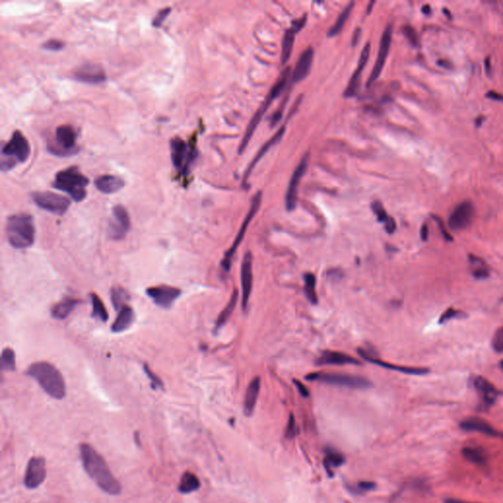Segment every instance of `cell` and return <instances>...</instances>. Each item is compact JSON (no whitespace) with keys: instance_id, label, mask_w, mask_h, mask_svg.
<instances>
[{"instance_id":"cell-1","label":"cell","mask_w":503,"mask_h":503,"mask_svg":"<svg viewBox=\"0 0 503 503\" xmlns=\"http://www.w3.org/2000/svg\"><path fill=\"white\" fill-rule=\"evenodd\" d=\"M79 451L84 470L98 488L110 495H119L122 486L111 473L104 458L88 443H81Z\"/></svg>"},{"instance_id":"cell-2","label":"cell","mask_w":503,"mask_h":503,"mask_svg":"<svg viewBox=\"0 0 503 503\" xmlns=\"http://www.w3.org/2000/svg\"><path fill=\"white\" fill-rule=\"evenodd\" d=\"M27 375L37 381L43 391L54 399H63L66 396V384L61 373L48 362L32 364Z\"/></svg>"},{"instance_id":"cell-3","label":"cell","mask_w":503,"mask_h":503,"mask_svg":"<svg viewBox=\"0 0 503 503\" xmlns=\"http://www.w3.org/2000/svg\"><path fill=\"white\" fill-rule=\"evenodd\" d=\"M6 235L9 244L16 249H27L35 243L36 226L32 215L14 214L7 218Z\"/></svg>"},{"instance_id":"cell-4","label":"cell","mask_w":503,"mask_h":503,"mask_svg":"<svg viewBox=\"0 0 503 503\" xmlns=\"http://www.w3.org/2000/svg\"><path fill=\"white\" fill-rule=\"evenodd\" d=\"M89 183V178L77 166H71L55 175L52 186L68 194L74 202L79 203L86 199V187Z\"/></svg>"},{"instance_id":"cell-5","label":"cell","mask_w":503,"mask_h":503,"mask_svg":"<svg viewBox=\"0 0 503 503\" xmlns=\"http://www.w3.org/2000/svg\"><path fill=\"white\" fill-rule=\"evenodd\" d=\"M31 155L30 144L21 131L16 130L9 142L1 147V171H10L17 164L24 163Z\"/></svg>"},{"instance_id":"cell-6","label":"cell","mask_w":503,"mask_h":503,"mask_svg":"<svg viewBox=\"0 0 503 503\" xmlns=\"http://www.w3.org/2000/svg\"><path fill=\"white\" fill-rule=\"evenodd\" d=\"M170 151L174 167L181 175H188L191 165L196 159V147L180 138H174L170 142Z\"/></svg>"},{"instance_id":"cell-7","label":"cell","mask_w":503,"mask_h":503,"mask_svg":"<svg viewBox=\"0 0 503 503\" xmlns=\"http://www.w3.org/2000/svg\"><path fill=\"white\" fill-rule=\"evenodd\" d=\"M286 82H287V76H286V74H284L282 77L280 78V80H278L277 83L271 89V91H270L269 96L266 98L265 102L261 104L259 110L256 112V114L254 115V117L252 118V120L250 121L248 127H247L245 135H244V138H243V140L240 144V147H239V150H238L239 154H242L245 150L246 147L248 146L249 142L251 141L252 137L254 135V132L257 129L258 123L260 122L264 114L266 113V111H268V108L270 107L272 101L280 95V93L282 92L284 86L286 85Z\"/></svg>"},{"instance_id":"cell-8","label":"cell","mask_w":503,"mask_h":503,"mask_svg":"<svg viewBox=\"0 0 503 503\" xmlns=\"http://www.w3.org/2000/svg\"><path fill=\"white\" fill-rule=\"evenodd\" d=\"M77 132L72 126L62 125L55 130V143L49 145V150L55 156L68 157L78 151L77 147Z\"/></svg>"},{"instance_id":"cell-9","label":"cell","mask_w":503,"mask_h":503,"mask_svg":"<svg viewBox=\"0 0 503 503\" xmlns=\"http://www.w3.org/2000/svg\"><path fill=\"white\" fill-rule=\"evenodd\" d=\"M308 381H319L332 385L347 386L351 388H368L371 383L361 377H354L343 374H332V373H314L306 377Z\"/></svg>"},{"instance_id":"cell-10","label":"cell","mask_w":503,"mask_h":503,"mask_svg":"<svg viewBox=\"0 0 503 503\" xmlns=\"http://www.w3.org/2000/svg\"><path fill=\"white\" fill-rule=\"evenodd\" d=\"M260 203H261V192H258L254 198H253V201H252V205H251V208L249 209V212L247 213L246 215L245 220L243 221L242 223V226L238 232V235L234 241L233 245L231 246V248L226 252L224 258H223V260L221 263L222 265V268L226 271L230 270L231 268V263H232V258H233L234 255L238 249L239 245L241 244L244 236H245L246 231L249 227V224L251 221L253 220V217L257 214L258 212V209L260 207Z\"/></svg>"},{"instance_id":"cell-11","label":"cell","mask_w":503,"mask_h":503,"mask_svg":"<svg viewBox=\"0 0 503 503\" xmlns=\"http://www.w3.org/2000/svg\"><path fill=\"white\" fill-rule=\"evenodd\" d=\"M32 198L38 208L57 215H63L71 204L66 196L52 192H36L32 194Z\"/></svg>"},{"instance_id":"cell-12","label":"cell","mask_w":503,"mask_h":503,"mask_svg":"<svg viewBox=\"0 0 503 503\" xmlns=\"http://www.w3.org/2000/svg\"><path fill=\"white\" fill-rule=\"evenodd\" d=\"M131 226L130 216L121 205L115 206L112 209V220L108 224V236L112 240H121L128 233Z\"/></svg>"},{"instance_id":"cell-13","label":"cell","mask_w":503,"mask_h":503,"mask_svg":"<svg viewBox=\"0 0 503 503\" xmlns=\"http://www.w3.org/2000/svg\"><path fill=\"white\" fill-rule=\"evenodd\" d=\"M47 478L46 459L41 456L30 459L25 473L24 485L29 490L37 489Z\"/></svg>"},{"instance_id":"cell-14","label":"cell","mask_w":503,"mask_h":503,"mask_svg":"<svg viewBox=\"0 0 503 503\" xmlns=\"http://www.w3.org/2000/svg\"><path fill=\"white\" fill-rule=\"evenodd\" d=\"M74 80L89 84L98 85L106 81V74L103 68L96 63H85L80 65L73 71Z\"/></svg>"},{"instance_id":"cell-15","label":"cell","mask_w":503,"mask_h":503,"mask_svg":"<svg viewBox=\"0 0 503 503\" xmlns=\"http://www.w3.org/2000/svg\"><path fill=\"white\" fill-rule=\"evenodd\" d=\"M475 215V208L471 202L458 205L448 218V226L453 231H461L469 227Z\"/></svg>"},{"instance_id":"cell-16","label":"cell","mask_w":503,"mask_h":503,"mask_svg":"<svg viewBox=\"0 0 503 503\" xmlns=\"http://www.w3.org/2000/svg\"><path fill=\"white\" fill-rule=\"evenodd\" d=\"M147 294L158 306L170 309L174 302L180 297L181 290L172 286H156L147 290Z\"/></svg>"},{"instance_id":"cell-17","label":"cell","mask_w":503,"mask_h":503,"mask_svg":"<svg viewBox=\"0 0 503 503\" xmlns=\"http://www.w3.org/2000/svg\"><path fill=\"white\" fill-rule=\"evenodd\" d=\"M391 38H392V26L389 25L384 30V32H383V34L381 36V45H380V50H379V53H378V58H377L375 67L373 68L371 74H370V76L368 78V83H367L368 86L371 85L374 82H376L377 79L381 75V71L383 69V66H384V63H385V60L387 58L388 52H389L390 45H391Z\"/></svg>"},{"instance_id":"cell-18","label":"cell","mask_w":503,"mask_h":503,"mask_svg":"<svg viewBox=\"0 0 503 503\" xmlns=\"http://www.w3.org/2000/svg\"><path fill=\"white\" fill-rule=\"evenodd\" d=\"M310 161V155L306 154L302 160L300 161L299 165L297 166L295 170L292 178L290 180V183L288 186V190L286 193V209L288 210H293L296 208L297 205V195H298V186L300 183V180L302 177L305 175L307 171L308 165Z\"/></svg>"},{"instance_id":"cell-19","label":"cell","mask_w":503,"mask_h":503,"mask_svg":"<svg viewBox=\"0 0 503 503\" xmlns=\"http://www.w3.org/2000/svg\"><path fill=\"white\" fill-rule=\"evenodd\" d=\"M474 387L479 394L480 407L485 410H489L493 405L500 394V391L491 383V381L483 377H477L474 380Z\"/></svg>"},{"instance_id":"cell-20","label":"cell","mask_w":503,"mask_h":503,"mask_svg":"<svg viewBox=\"0 0 503 503\" xmlns=\"http://www.w3.org/2000/svg\"><path fill=\"white\" fill-rule=\"evenodd\" d=\"M241 284H242V308L244 311H246L253 288V265H252V255L250 252L246 254L241 267Z\"/></svg>"},{"instance_id":"cell-21","label":"cell","mask_w":503,"mask_h":503,"mask_svg":"<svg viewBox=\"0 0 503 503\" xmlns=\"http://www.w3.org/2000/svg\"><path fill=\"white\" fill-rule=\"evenodd\" d=\"M369 51H370V45L367 43L362 50L356 70L352 75V77L349 81V84L347 85V88L344 92L345 98H353L354 96H356V94L359 91V88H360V84H361V77H362L363 70L366 67L368 57H369Z\"/></svg>"},{"instance_id":"cell-22","label":"cell","mask_w":503,"mask_h":503,"mask_svg":"<svg viewBox=\"0 0 503 503\" xmlns=\"http://www.w3.org/2000/svg\"><path fill=\"white\" fill-rule=\"evenodd\" d=\"M357 352L360 354V356L364 358L366 361H368V362L371 363V364H376V365H378L380 367H382V368H388V369H392V370H397V371L403 373V374H406V375L422 376V375H427L430 371L428 368H410V367H404V366H398V365H393V364H389V363H385V362L381 361L380 359L373 356L371 354H368L366 350H363V349H358Z\"/></svg>"},{"instance_id":"cell-23","label":"cell","mask_w":503,"mask_h":503,"mask_svg":"<svg viewBox=\"0 0 503 503\" xmlns=\"http://www.w3.org/2000/svg\"><path fill=\"white\" fill-rule=\"evenodd\" d=\"M460 428L466 431H477L490 436H495L498 434L497 430L489 422L479 417L467 418L460 423Z\"/></svg>"},{"instance_id":"cell-24","label":"cell","mask_w":503,"mask_h":503,"mask_svg":"<svg viewBox=\"0 0 503 503\" xmlns=\"http://www.w3.org/2000/svg\"><path fill=\"white\" fill-rule=\"evenodd\" d=\"M313 60H314V50L312 48H309L301 54L299 60L296 64L292 75V81L294 83H299L307 77L310 73Z\"/></svg>"},{"instance_id":"cell-25","label":"cell","mask_w":503,"mask_h":503,"mask_svg":"<svg viewBox=\"0 0 503 503\" xmlns=\"http://www.w3.org/2000/svg\"><path fill=\"white\" fill-rule=\"evenodd\" d=\"M95 185L100 193L110 195L120 191L125 186V181L118 176L101 175L96 179Z\"/></svg>"},{"instance_id":"cell-26","label":"cell","mask_w":503,"mask_h":503,"mask_svg":"<svg viewBox=\"0 0 503 503\" xmlns=\"http://www.w3.org/2000/svg\"><path fill=\"white\" fill-rule=\"evenodd\" d=\"M318 365H361V363L356 360L354 357L347 355L341 352H333V351H324L320 355L318 361Z\"/></svg>"},{"instance_id":"cell-27","label":"cell","mask_w":503,"mask_h":503,"mask_svg":"<svg viewBox=\"0 0 503 503\" xmlns=\"http://www.w3.org/2000/svg\"><path fill=\"white\" fill-rule=\"evenodd\" d=\"M260 389V379L257 377L253 379L247 387L245 400H244V413L246 416L250 417L255 411V407L258 401V394Z\"/></svg>"},{"instance_id":"cell-28","label":"cell","mask_w":503,"mask_h":503,"mask_svg":"<svg viewBox=\"0 0 503 503\" xmlns=\"http://www.w3.org/2000/svg\"><path fill=\"white\" fill-rule=\"evenodd\" d=\"M134 318L135 315L133 309L128 305L123 306L118 311V316L116 317L111 326V331L115 333H120L127 331L134 322Z\"/></svg>"},{"instance_id":"cell-29","label":"cell","mask_w":503,"mask_h":503,"mask_svg":"<svg viewBox=\"0 0 503 503\" xmlns=\"http://www.w3.org/2000/svg\"><path fill=\"white\" fill-rule=\"evenodd\" d=\"M285 130H286V129H285V127H284V126L281 127V128H280V129H279V130H278V131L275 133V134H274V136H273V137H272L270 140H269V141H268V142H267V143L264 145V147H261V148L258 150L257 156L255 157V159H254L253 161L251 162V164L249 165L248 169L246 170L245 177H244V183H247V180L249 179V177H250V175H251V172H252V170L255 168V166H256V164L258 163V161L261 160V159H263V158H264V157L267 155V152L270 150V147H273L275 144H277V143H278V142H279V141L282 139L283 135H284V133H285Z\"/></svg>"},{"instance_id":"cell-30","label":"cell","mask_w":503,"mask_h":503,"mask_svg":"<svg viewBox=\"0 0 503 503\" xmlns=\"http://www.w3.org/2000/svg\"><path fill=\"white\" fill-rule=\"evenodd\" d=\"M469 266L472 275L477 278V279H486L490 276L491 270L488 266V264L476 255L470 254L469 255Z\"/></svg>"},{"instance_id":"cell-31","label":"cell","mask_w":503,"mask_h":503,"mask_svg":"<svg viewBox=\"0 0 503 503\" xmlns=\"http://www.w3.org/2000/svg\"><path fill=\"white\" fill-rule=\"evenodd\" d=\"M79 304L80 303L78 300H75L72 298H66L52 308L51 315L54 319H65Z\"/></svg>"},{"instance_id":"cell-32","label":"cell","mask_w":503,"mask_h":503,"mask_svg":"<svg viewBox=\"0 0 503 503\" xmlns=\"http://www.w3.org/2000/svg\"><path fill=\"white\" fill-rule=\"evenodd\" d=\"M345 463V457L340 452L334 449H326L323 459V466L330 477L333 476V469L342 466Z\"/></svg>"},{"instance_id":"cell-33","label":"cell","mask_w":503,"mask_h":503,"mask_svg":"<svg viewBox=\"0 0 503 503\" xmlns=\"http://www.w3.org/2000/svg\"><path fill=\"white\" fill-rule=\"evenodd\" d=\"M201 488V482L195 474L191 472H185L178 485V491L182 494H189L198 491Z\"/></svg>"},{"instance_id":"cell-34","label":"cell","mask_w":503,"mask_h":503,"mask_svg":"<svg viewBox=\"0 0 503 503\" xmlns=\"http://www.w3.org/2000/svg\"><path fill=\"white\" fill-rule=\"evenodd\" d=\"M462 455L469 462L478 466H485L488 462V454L480 447H464Z\"/></svg>"},{"instance_id":"cell-35","label":"cell","mask_w":503,"mask_h":503,"mask_svg":"<svg viewBox=\"0 0 503 503\" xmlns=\"http://www.w3.org/2000/svg\"><path fill=\"white\" fill-rule=\"evenodd\" d=\"M238 298H239L238 291L237 290H234V292L231 295V298H230L228 304L226 305V307L223 309V311L221 312V315L217 318L216 324H215L216 325V329H221V326H223L227 322V320L229 319V318L231 317L234 309H235L236 305H237Z\"/></svg>"},{"instance_id":"cell-36","label":"cell","mask_w":503,"mask_h":503,"mask_svg":"<svg viewBox=\"0 0 503 503\" xmlns=\"http://www.w3.org/2000/svg\"><path fill=\"white\" fill-rule=\"evenodd\" d=\"M296 31H295L293 28L287 30L285 32V35L283 37L282 40V51H281V62L282 64H285L286 62L289 60L290 58V55L292 53V50H293V46H294V39L295 35H296Z\"/></svg>"},{"instance_id":"cell-37","label":"cell","mask_w":503,"mask_h":503,"mask_svg":"<svg viewBox=\"0 0 503 503\" xmlns=\"http://www.w3.org/2000/svg\"><path fill=\"white\" fill-rule=\"evenodd\" d=\"M353 6H354V2H351L350 4H348L346 6V8L344 9L342 13L339 15V17L337 18L335 24L332 26V28L330 29L329 31V37H335L337 36L344 28L345 26V23L347 22L350 14L352 12V9H353Z\"/></svg>"},{"instance_id":"cell-38","label":"cell","mask_w":503,"mask_h":503,"mask_svg":"<svg viewBox=\"0 0 503 503\" xmlns=\"http://www.w3.org/2000/svg\"><path fill=\"white\" fill-rule=\"evenodd\" d=\"M91 299H92V306H93V317L95 319L105 322L108 319V313L103 302L97 294L91 295Z\"/></svg>"},{"instance_id":"cell-39","label":"cell","mask_w":503,"mask_h":503,"mask_svg":"<svg viewBox=\"0 0 503 503\" xmlns=\"http://www.w3.org/2000/svg\"><path fill=\"white\" fill-rule=\"evenodd\" d=\"M304 281H305V293L307 296L308 300L314 305L317 304L318 295L316 292V276L312 273H306L304 275Z\"/></svg>"},{"instance_id":"cell-40","label":"cell","mask_w":503,"mask_h":503,"mask_svg":"<svg viewBox=\"0 0 503 503\" xmlns=\"http://www.w3.org/2000/svg\"><path fill=\"white\" fill-rule=\"evenodd\" d=\"M128 299V295L126 291L120 287H114L111 290V301L113 307L118 312L123 306H125V302Z\"/></svg>"},{"instance_id":"cell-41","label":"cell","mask_w":503,"mask_h":503,"mask_svg":"<svg viewBox=\"0 0 503 503\" xmlns=\"http://www.w3.org/2000/svg\"><path fill=\"white\" fill-rule=\"evenodd\" d=\"M1 366L5 370H15L16 368V358L15 353L11 348H5L2 351L1 356Z\"/></svg>"},{"instance_id":"cell-42","label":"cell","mask_w":503,"mask_h":503,"mask_svg":"<svg viewBox=\"0 0 503 503\" xmlns=\"http://www.w3.org/2000/svg\"><path fill=\"white\" fill-rule=\"evenodd\" d=\"M465 317V314L459 310H455L452 308H449L443 312L442 316L440 317V323H444L446 321H449L451 319H459Z\"/></svg>"},{"instance_id":"cell-43","label":"cell","mask_w":503,"mask_h":503,"mask_svg":"<svg viewBox=\"0 0 503 503\" xmlns=\"http://www.w3.org/2000/svg\"><path fill=\"white\" fill-rule=\"evenodd\" d=\"M492 348L495 352L497 353H502L503 352V326L499 327L492 337L491 341Z\"/></svg>"},{"instance_id":"cell-44","label":"cell","mask_w":503,"mask_h":503,"mask_svg":"<svg viewBox=\"0 0 503 503\" xmlns=\"http://www.w3.org/2000/svg\"><path fill=\"white\" fill-rule=\"evenodd\" d=\"M298 427H297V424H296V420H295V417L293 416V414H290V417H289V420H288V423H287V427H286V431H285V436L289 440L291 439H294L295 436L298 434Z\"/></svg>"},{"instance_id":"cell-45","label":"cell","mask_w":503,"mask_h":503,"mask_svg":"<svg viewBox=\"0 0 503 503\" xmlns=\"http://www.w3.org/2000/svg\"><path fill=\"white\" fill-rule=\"evenodd\" d=\"M171 12V8L170 7H166V8H163L161 9L160 12L157 14V16L155 17V19L152 20V26L155 28H160L163 22L167 19L168 15Z\"/></svg>"},{"instance_id":"cell-46","label":"cell","mask_w":503,"mask_h":503,"mask_svg":"<svg viewBox=\"0 0 503 503\" xmlns=\"http://www.w3.org/2000/svg\"><path fill=\"white\" fill-rule=\"evenodd\" d=\"M371 209H373V211L375 212V214L377 215V217H378L379 221L385 223L386 221L389 218V216L387 215L386 211H385L384 209H383V207H382V205H381V203H379V202H375V203H373V204H371Z\"/></svg>"},{"instance_id":"cell-47","label":"cell","mask_w":503,"mask_h":503,"mask_svg":"<svg viewBox=\"0 0 503 503\" xmlns=\"http://www.w3.org/2000/svg\"><path fill=\"white\" fill-rule=\"evenodd\" d=\"M403 33H404L406 37L409 39V41L414 47H418L419 46V37H418L417 33H416V31H415L414 28H412L411 26H405L403 28Z\"/></svg>"},{"instance_id":"cell-48","label":"cell","mask_w":503,"mask_h":503,"mask_svg":"<svg viewBox=\"0 0 503 503\" xmlns=\"http://www.w3.org/2000/svg\"><path fill=\"white\" fill-rule=\"evenodd\" d=\"M65 43L59 39H50L42 45V49L49 51H59L64 49Z\"/></svg>"},{"instance_id":"cell-49","label":"cell","mask_w":503,"mask_h":503,"mask_svg":"<svg viewBox=\"0 0 503 503\" xmlns=\"http://www.w3.org/2000/svg\"><path fill=\"white\" fill-rule=\"evenodd\" d=\"M144 369L147 374V378L149 379V381H151V386L156 389H159V388H163V383L162 381H160V379L151 371V369L147 367V365H145L144 367Z\"/></svg>"},{"instance_id":"cell-50","label":"cell","mask_w":503,"mask_h":503,"mask_svg":"<svg viewBox=\"0 0 503 503\" xmlns=\"http://www.w3.org/2000/svg\"><path fill=\"white\" fill-rule=\"evenodd\" d=\"M376 488L377 485L374 482H359L357 485L355 493H363L365 491H374Z\"/></svg>"},{"instance_id":"cell-51","label":"cell","mask_w":503,"mask_h":503,"mask_svg":"<svg viewBox=\"0 0 503 503\" xmlns=\"http://www.w3.org/2000/svg\"><path fill=\"white\" fill-rule=\"evenodd\" d=\"M433 217L435 218V221H436V222L439 223V227H440V229H441V232H442L443 238H444L446 241H449V242L453 241V237H452V236L450 235V233H449V232H448V231L445 229V226H444V224H443V222H442V220H441L440 217H438V216H433Z\"/></svg>"},{"instance_id":"cell-52","label":"cell","mask_w":503,"mask_h":503,"mask_svg":"<svg viewBox=\"0 0 503 503\" xmlns=\"http://www.w3.org/2000/svg\"><path fill=\"white\" fill-rule=\"evenodd\" d=\"M293 382H294V384L296 385V387H297L298 391L300 392V394H301L303 397H308V396L310 395V393H309V390H308L307 387H306V386L303 384V382H301V381H298V380H294Z\"/></svg>"},{"instance_id":"cell-53","label":"cell","mask_w":503,"mask_h":503,"mask_svg":"<svg viewBox=\"0 0 503 503\" xmlns=\"http://www.w3.org/2000/svg\"><path fill=\"white\" fill-rule=\"evenodd\" d=\"M384 227H385V230L387 231V233L392 234L396 230V222L392 217L389 216V218L384 223Z\"/></svg>"},{"instance_id":"cell-54","label":"cell","mask_w":503,"mask_h":503,"mask_svg":"<svg viewBox=\"0 0 503 503\" xmlns=\"http://www.w3.org/2000/svg\"><path fill=\"white\" fill-rule=\"evenodd\" d=\"M421 238L423 241H427L429 238V226L427 224H424L421 228Z\"/></svg>"},{"instance_id":"cell-55","label":"cell","mask_w":503,"mask_h":503,"mask_svg":"<svg viewBox=\"0 0 503 503\" xmlns=\"http://www.w3.org/2000/svg\"><path fill=\"white\" fill-rule=\"evenodd\" d=\"M281 115H282V111H278L273 114V116L271 118V126H274L276 123H278L281 118Z\"/></svg>"},{"instance_id":"cell-56","label":"cell","mask_w":503,"mask_h":503,"mask_svg":"<svg viewBox=\"0 0 503 503\" xmlns=\"http://www.w3.org/2000/svg\"><path fill=\"white\" fill-rule=\"evenodd\" d=\"M487 98H491V99H496V100H503V95H500L498 93H495V92H489L487 94Z\"/></svg>"},{"instance_id":"cell-57","label":"cell","mask_w":503,"mask_h":503,"mask_svg":"<svg viewBox=\"0 0 503 503\" xmlns=\"http://www.w3.org/2000/svg\"><path fill=\"white\" fill-rule=\"evenodd\" d=\"M360 35H361V31L360 30H357L354 34V37H353V47H355L357 45V42H359V38H360Z\"/></svg>"},{"instance_id":"cell-58","label":"cell","mask_w":503,"mask_h":503,"mask_svg":"<svg viewBox=\"0 0 503 503\" xmlns=\"http://www.w3.org/2000/svg\"><path fill=\"white\" fill-rule=\"evenodd\" d=\"M445 503H474V502H468V501H465V500H460V499H455V498H449V499H446V500H445Z\"/></svg>"},{"instance_id":"cell-59","label":"cell","mask_w":503,"mask_h":503,"mask_svg":"<svg viewBox=\"0 0 503 503\" xmlns=\"http://www.w3.org/2000/svg\"><path fill=\"white\" fill-rule=\"evenodd\" d=\"M422 10H423V12L425 13L426 15H429V14H430V12H431V9H430V5H428V4H427V5H424V6H423V9H422Z\"/></svg>"},{"instance_id":"cell-60","label":"cell","mask_w":503,"mask_h":503,"mask_svg":"<svg viewBox=\"0 0 503 503\" xmlns=\"http://www.w3.org/2000/svg\"><path fill=\"white\" fill-rule=\"evenodd\" d=\"M486 68H487V72L490 73L491 72V58L488 57L486 59Z\"/></svg>"},{"instance_id":"cell-61","label":"cell","mask_w":503,"mask_h":503,"mask_svg":"<svg viewBox=\"0 0 503 503\" xmlns=\"http://www.w3.org/2000/svg\"><path fill=\"white\" fill-rule=\"evenodd\" d=\"M439 64H440L441 66H442V67H444V68H446V69H447V68H450V64H449V62L448 61H445V60H441V61H439Z\"/></svg>"},{"instance_id":"cell-62","label":"cell","mask_w":503,"mask_h":503,"mask_svg":"<svg viewBox=\"0 0 503 503\" xmlns=\"http://www.w3.org/2000/svg\"><path fill=\"white\" fill-rule=\"evenodd\" d=\"M374 5H375V2H374V1L369 3V5H368V11H367V14H368V13L370 12V10H371V7H373Z\"/></svg>"},{"instance_id":"cell-63","label":"cell","mask_w":503,"mask_h":503,"mask_svg":"<svg viewBox=\"0 0 503 503\" xmlns=\"http://www.w3.org/2000/svg\"><path fill=\"white\" fill-rule=\"evenodd\" d=\"M484 119H485L484 117H479V119L477 120V126H478V127H479V126L482 125V121H483Z\"/></svg>"},{"instance_id":"cell-64","label":"cell","mask_w":503,"mask_h":503,"mask_svg":"<svg viewBox=\"0 0 503 503\" xmlns=\"http://www.w3.org/2000/svg\"><path fill=\"white\" fill-rule=\"evenodd\" d=\"M502 438H503V434H502Z\"/></svg>"}]
</instances>
